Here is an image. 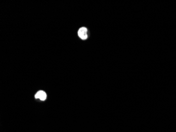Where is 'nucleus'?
Segmentation results:
<instances>
[{
  "label": "nucleus",
  "mask_w": 176,
  "mask_h": 132,
  "mask_svg": "<svg viewBox=\"0 0 176 132\" xmlns=\"http://www.w3.org/2000/svg\"><path fill=\"white\" fill-rule=\"evenodd\" d=\"M87 30L85 27L81 28L78 31V35L82 40H85L87 38Z\"/></svg>",
  "instance_id": "f257e3e1"
},
{
  "label": "nucleus",
  "mask_w": 176,
  "mask_h": 132,
  "mask_svg": "<svg viewBox=\"0 0 176 132\" xmlns=\"http://www.w3.org/2000/svg\"><path fill=\"white\" fill-rule=\"evenodd\" d=\"M35 98L36 99H40L41 101H44L47 98V94L44 91H40L35 95Z\"/></svg>",
  "instance_id": "f03ea898"
}]
</instances>
